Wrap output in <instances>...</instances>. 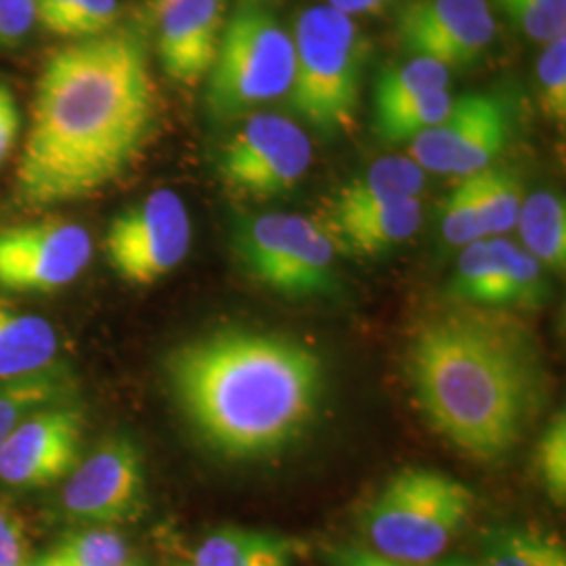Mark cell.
<instances>
[{"mask_svg": "<svg viewBox=\"0 0 566 566\" xmlns=\"http://www.w3.org/2000/svg\"><path fill=\"white\" fill-rule=\"evenodd\" d=\"M160 120L149 53L133 32L109 30L55 49L42 65L18 164V198L55 206L118 181Z\"/></svg>", "mask_w": 566, "mask_h": 566, "instance_id": "obj_1", "label": "cell"}, {"mask_svg": "<svg viewBox=\"0 0 566 566\" xmlns=\"http://www.w3.org/2000/svg\"><path fill=\"white\" fill-rule=\"evenodd\" d=\"M187 424L229 460H263L301 441L325 392L322 357L282 334L227 327L179 344L164 361Z\"/></svg>", "mask_w": 566, "mask_h": 566, "instance_id": "obj_2", "label": "cell"}, {"mask_svg": "<svg viewBox=\"0 0 566 566\" xmlns=\"http://www.w3.org/2000/svg\"><path fill=\"white\" fill-rule=\"evenodd\" d=\"M407 376L432 428L485 462L518 446L546 399L533 338L489 306L464 304L426 317L407 346Z\"/></svg>", "mask_w": 566, "mask_h": 566, "instance_id": "obj_3", "label": "cell"}, {"mask_svg": "<svg viewBox=\"0 0 566 566\" xmlns=\"http://www.w3.org/2000/svg\"><path fill=\"white\" fill-rule=\"evenodd\" d=\"M294 72L287 103L319 137L353 130L361 107L371 44L355 18L334 7L301 11L292 32Z\"/></svg>", "mask_w": 566, "mask_h": 566, "instance_id": "obj_4", "label": "cell"}, {"mask_svg": "<svg viewBox=\"0 0 566 566\" xmlns=\"http://www.w3.org/2000/svg\"><path fill=\"white\" fill-rule=\"evenodd\" d=\"M472 507L474 493L462 481L432 468H405L365 510V537L390 560L430 565L462 533Z\"/></svg>", "mask_w": 566, "mask_h": 566, "instance_id": "obj_5", "label": "cell"}, {"mask_svg": "<svg viewBox=\"0 0 566 566\" xmlns=\"http://www.w3.org/2000/svg\"><path fill=\"white\" fill-rule=\"evenodd\" d=\"M294 72V41L280 18L256 0H243L227 18L206 105L219 120H235L264 103L282 99Z\"/></svg>", "mask_w": 566, "mask_h": 566, "instance_id": "obj_6", "label": "cell"}, {"mask_svg": "<svg viewBox=\"0 0 566 566\" xmlns=\"http://www.w3.org/2000/svg\"><path fill=\"white\" fill-rule=\"evenodd\" d=\"M243 269L287 298L324 296L334 287V245L317 221L298 214L248 217L235 229Z\"/></svg>", "mask_w": 566, "mask_h": 566, "instance_id": "obj_7", "label": "cell"}, {"mask_svg": "<svg viewBox=\"0 0 566 566\" xmlns=\"http://www.w3.org/2000/svg\"><path fill=\"white\" fill-rule=\"evenodd\" d=\"M313 163V143L294 120L250 114L224 143L219 172L240 198L273 200L303 181Z\"/></svg>", "mask_w": 566, "mask_h": 566, "instance_id": "obj_8", "label": "cell"}, {"mask_svg": "<svg viewBox=\"0 0 566 566\" xmlns=\"http://www.w3.org/2000/svg\"><path fill=\"white\" fill-rule=\"evenodd\" d=\"M191 238V217L181 196L156 189L109 223L105 252L122 282L154 285L187 259Z\"/></svg>", "mask_w": 566, "mask_h": 566, "instance_id": "obj_9", "label": "cell"}, {"mask_svg": "<svg viewBox=\"0 0 566 566\" xmlns=\"http://www.w3.org/2000/svg\"><path fill=\"white\" fill-rule=\"evenodd\" d=\"M60 506L67 521L86 526L139 521L147 507L142 447L128 434L105 437L65 476Z\"/></svg>", "mask_w": 566, "mask_h": 566, "instance_id": "obj_10", "label": "cell"}, {"mask_svg": "<svg viewBox=\"0 0 566 566\" xmlns=\"http://www.w3.org/2000/svg\"><path fill=\"white\" fill-rule=\"evenodd\" d=\"M516 109L504 93L453 97L437 126L409 142V158L426 172L468 177L502 156L514 133Z\"/></svg>", "mask_w": 566, "mask_h": 566, "instance_id": "obj_11", "label": "cell"}, {"mask_svg": "<svg viewBox=\"0 0 566 566\" xmlns=\"http://www.w3.org/2000/svg\"><path fill=\"white\" fill-rule=\"evenodd\" d=\"M93 259L86 227L42 219L0 229V290L51 294L76 282Z\"/></svg>", "mask_w": 566, "mask_h": 566, "instance_id": "obj_12", "label": "cell"}, {"mask_svg": "<svg viewBox=\"0 0 566 566\" xmlns=\"http://www.w3.org/2000/svg\"><path fill=\"white\" fill-rule=\"evenodd\" d=\"M495 34L489 0H409L395 18V36L407 55L439 61L449 70L481 60Z\"/></svg>", "mask_w": 566, "mask_h": 566, "instance_id": "obj_13", "label": "cell"}, {"mask_svg": "<svg viewBox=\"0 0 566 566\" xmlns=\"http://www.w3.org/2000/svg\"><path fill=\"white\" fill-rule=\"evenodd\" d=\"M82 432L72 401L36 411L0 443V481L23 491L60 483L81 462Z\"/></svg>", "mask_w": 566, "mask_h": 566, "instance_id": "obj_14", "label": "cell"}, {"mask_svg": "<svg viewBox=\"0 0 566 566\" xmlns=\"http://www.w3.org/2000/svg\"><path fill=\"white\" fill-rule=\"evenodd\" d=\"M449 294L474 306L535 308L546 303L547 282L544 266L521 243L497 235L462 248Z\"/></svg>", "mask_w": 566, "mask_h": 566, "instance_id": "obj_15", "label": "cell"}, {"mask_svg": "<svg viewBox=\"0 0 566 566\" xmlns=\"http://www.w3.org/2000/svg\"><path fill=\"white\" fill-rule=\"evenodd\" d=\"M154 13L164 74L181 86L206 81L223 39L224 0H156Z\"/></svg>", "mask_w": 566, "mask_h": 566, "instance_id": "obj_16", "label": "cell"}, {"mask_svg": "<svg viewBox=\"0 0 566 566\" xmlns=\"http://www.w3.org/2000/svg\"><path fill=\"white\" fill-rule=\"evenodd\" d=\"M317 224L334 250L348 256H378L420 231L422 203L409 198L357 210H324Z\"/></svg>", "mask_w": 566, "mask_h": 566, "instance_id": "obj_17", "label": "cell"}, {"mask_svg": "<svg viewBox=\"0 0 566 566\" xmlns=\"http://www.w3.org/2000/svg\"><path fill=\"white\" fill-rule=\"evenodd\" d=\"M57 353L60 338L53 324L0 304V380L49 369Z\"/></svg>", "mask_w": 566, "mask_h": 566, "instance_id": "obj_18", "label": "cell"}, {"mask_svg": "<svg viewBox=\"0 0 566 566\" xmlns=\"http://www.w3.org/2000/svg\"><path fill=\"white\" fill-rule=\"evenodd\" d=\"M426 187V170L407 156H386L361 175L340 185L325 210H357L367 206L418 198Z\"/></svg>", "mask_w": 566, "mask_h": 566, "instance_id": "obj_19", "label": "cell"}, {"mask_svg": "<svg viewBox=\"0 0 566 566\" xmlns=\"http://www.w3.org/2000/svg\"><path fill=\"white\" fill-rule=\"evenodd\" d=\"M292 544L275 533L223 526L191 549L196 566H290Z\"/></svg>", "mask_w": 566, "mask_h": 566, "instance_id": "obj_20", "label": "cell"}, {"mask_svg": "<svg viewBox=\"0 0 566 566\" xmlns=\"http://www.w3.org/2000/svg\"><path fill=\"white\" fill-rule=\"evenodd\" d=\"M521 245L552 273H565L566 206L565 198L539 189L525 198L516 227Z\"/></svg>", "mask_w": 566, "mask_h": 566, "instance_id": "obj_21", "label": "cell"}, {"mask_svg": "<svg viewBox=\"0 0 566 566\" xmlns=\"http://www.w3.org/2000/svg\"><path fill=\"white\" fill-rule=\"evenodd\" d=\"M72 392V378L57 365L39 374L0 380V443L36 411L70 403Z\"/></svg>", "mask_w": 566, "mask_h": 566, "instance_id": "obj_22", "label": "cell"}, {"mask_svg": "<svg viewBox=\"0 0 566 566\" xmlns=\"http://www.w3.org/2000/svg\"><path fill=\"white\" fill-rule=\"evenodd\" d=\"M449 84L451 70L439 61L411 57L399 65H388L374 86V118L437 91H447Z\"/></svg>", "mask_w": 566, "mask_h": 566, "instance_id": "obj_23", "label": "cell"}, {"mask_svg": "<svg viewBox=\"0 0 566 566\" xmlns=\"http://www.w3.org/2000/svg\"><path fill=\"white\" fill-rule=\"evenodd\" d=\"M468 177L485 224L486 238L506 235L516 227L521 206L525 202L523 182L502 166H486Z\"/></svg>", "mask_w": 566, "mask_h": 566, "instance_id": "obj_24", "label": "cell"}, {"mask_svg": "<svg viewBox=\"0 0 566 566\" xmlns=\"http://www.w3.org/2000/svg\"><path fill=\"white\" fill-rule=\"evenodd\" d=\"M130 560V547L118 531L91 526L70 535L32 566H120Z\"/></svg>", "mask_w": 566, "mask_h": 566, "instance_id": "obj_25", "label": "cell"}, {"mask_svg": "<svg viewBox=\"0 0 566 566\" xmlns=\"http://www.w3.org/2000/svg\"><path fill=\"white\" fill-rule=\"evenodd\" d=\"M453 95L447 91H437L418 102L405 103L401 107L374 118V130L385 142H411L428 128L437 126L451 109Z\"/></svg>", "mask_w": 566, "mask_h": 566, "instance_id": "obj_26", "label": "cell"}, {"mask_svg": "<svg viewBox=\"0 0 566 566\" xmlns=\"http://www.w3.org/2000/svg\"><path fill=\"white\" fill-rule=\"evenodd\" d=\"M483 566H566L565 549L531 533L504 531L491 537Z\"/></svg>", "mask_w": 566, "mask_h": 566, "instance_id": "obj_27", "label": "cell"}, {"mask_svg": "<svg viewBox=\"0 0 566 566\" xmlns=\"http://www.w3.org/2000/svg\"><path fill=\"white\" fill-rule=\"evenodd\" d=\"M535 81L544 116L563 128L566 120V34L544 44L535 65Z\"/></svg>", "mask_w": 566, "mask_h": 566, "instance_id": "obj_28", "label": "cell"}, {"mask_svg": "<svg viewBox=\"0 0 566 566\" xmlns=\"http://www.w3.org/2000/svg\"><path fill=\"white\" fill-rule=\"evenodd\" d=\"M528 41H554L566 34V0H495Z\"/></svg>", "mask_w": 566, "mask_h": 566, "instance_id": "obj_29", "label": "cell"}, {"mask_svg": "<svg viewBox=\"0 0 566 566\" xmlns=\"http://www.w3.org/2000/svg\"><path fill=\"white\" fill-rule=\"evenodd\" d=\"M441 231L446 242L458 248H465L470 243L485 240V224L479 212V203L474 198L470 177H462L460 182L449 191L443 203Z\"/></svg>", "mask_w": 566, "mask_h": 566, "instance_id": "obj_30", "label": "cell"}, {"mask_svg": "<svg viewBox=\"0 0 566 566\" xmlns=\"http://www.w3.org/2000/svg\"><path fill=\"white\" fill-rule=\"evenodd\" d=\"M535 465L547 495L554 504L563 506L566 500V418L563 411L546 426L537 443Z\"/></svg>", "mask_w": 566, "mask_h": 566, "instance_id": "obj_31", "label": "cell"}, {"mask_svg": "<svg viewBox=\"0 0 566 566\" xmlns=\"http://www.w3.org/2000/svg\"><path fill=\"white\" fill-rule=\"evenodd\" d=\"M118 11V0H72V7L61 25L60 36L78 41L105 34L114 30Z\"/></svg>", "mask_w": 566, "mask_h": 566, "instance_id": "obj_32", "label": "cell"}, {"mask_svg": "<svg viewBox=\"0 0 566 566\" xmlns=\"http://www.w3.org/2000/svg\"><path fill=\"white\" fill-rule=\"evenodd\" d=\"M0 566H32L28 531L20 512L0 500Z\"/></svg>", "mask_w": 566, "mask_h": 566, "instance_id": "obj_33", "label": "cell"}, {"mask_svg": "<svg viewBox=\"0 0 566 566\" xmlns=\"http://www.w3.org/2000/svg\"><path fill=\"white\" fill-rule=\"evenodd\" d=\"M36 25L34 0H0V49H15Z\"/></svg>", "mask_w": 566, "mask_h": 566, "instance_id": "obj_34", "label": "cell"}, {"mask_svg": "<svg viewBox=\"0 0 566 566\" xmlns=\"http://www.w3.org/2000/svg\"><path fill=\"white\" fill-rule=\"evenodd\" d=\"M21 116L9 86L0 84V164L4 163L20 137Z\"/></svg>", "mask_w": 566, "mask_h": 566, "instance_id": "obj_35", "label": "cell"}, {"mask_svg": "<svg viewBox=\"0 0 566 566\" xmlns=\"http://www.w3.org/2000/svg\"><path fill=\"white\" fill-rule=\"evenodd\" d=\"M409 0H327L329 7L336 11L346 13L350 18H369V15H380L390 9H399L401 4Z\"/></svg>", "mask_w": 566, "mask_h": 566, "instance_id": "obj_36", "label": "cell"}, {"mask_svg": "<svg viewBox=\"0 0 566 566\" xmlns=\"http://www.w3.org/2000/svg\"><path fill=\"white\" fill-rule=\"evenodd\" d=\"M334 565L336 566H411L390 560L382 554L374 549H364V547H338L334 554Z\"/></svg>", "mask_w": 566, "mask_h": 566, "instance_id": "obj_37", "label": "cell"}, {"mask_svg": "<svg viewBox=\"0 0 566 566\" xmlns=\"http://www.w3.org/2000/svg\"><path fill=\"white\" fill-rule=\"evenodd\" d=\"M36 2V25L60 36L61 25L72 7V0H34Z\"/></svg>", "mask_w": 566, "mask_h": 566, "instance_id": "obj_38", "label": "cell"}, {"mask_svg": "<svg viewBox=\"0 0 566 566\" xmlns=\"http://www.w3.org/2000/svg\"><path fill=\"white\" fill-rule=\"evenodd\" d=\"M120 566H143V565H139V563H133V560H126V563H124V565H120Z\"/></svg>", "mask_w": 566, "mask_h": 566, "instance_id": "obj_39", "label": "cell"}, {"mask_svg": "<svg viewBox=\"0 0 566 566\" xmlns=\"http://www.w3.org/2000/svg\"><path fill=\"white\" fill-rule=\"evenodd\" d=\"M175 566H196L193 563H181V565H175Z\"/></svg>", "mask_w": 566, "mask_h": 566, "instance_id": "obj_40", "label": "cell"}, {"mask_svg": "<svg viewBox=\"0 0 566 566\" xmlns=\"http://www.w3.org/2000/svg\"><path fill=\"white\" fill-rule=\"evenodd\" d=\"M446 566H470V565H446Z\"/></svg>", "mask_w": 566, "mask_h": 566, "instance_id": "obj_41", "label": "cell"}, {"mask_svg": "<svg viewBox=\"0 0 566 566\" xmlns=\"http://www.w3.org/2000/svg\"><path fill=\"white\" fill-rule=\"evenodd\" d=\"M154 2H156V0H154Z\"/></svg>", "mask_w": 566, "mask_h": 566, "instance_id": "obj_42", "label": "cell"}]
</instances>
